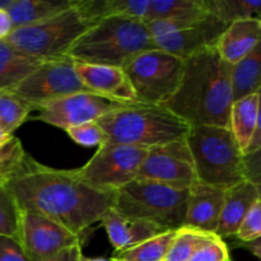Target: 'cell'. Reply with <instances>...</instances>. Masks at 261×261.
<instances>
[{
    "instance_id": "obj_33",
    "label": "cell",
    "mask_w": 261,
    "mask_h": 261,
    "mask_svg": "<svg viewBox=\"0 0 261 261\" xmlns=\"http://www.w3.org/2000/svg\"><path fill=\"white\" fill-rule=\"evenodd\" d=\"M261 236V200L254 204L249 213L246 214L237 229L236 237L240 242H249L260 239Z\"/></svg>"
},
{
    "instance_id": "obj_36",
    "label": "cell",
    "mask_w": 261,
    "mask_h": 261,
    "mask_svg": "<svg viewBox=\"0 0 261 261\" xmlns=\"http://www.w3.org/2000/svg\"><path fill=\"white\" fill-rule=\"evenodd\" d=\"M260 153L261 150H257L244 155L245 178L257 186H260Z\"/></svg>"
},
{
    "instance_id": "obj_32",
    "label": "cell",
    "mask_w": 261,
    "mask_h": 261,
    "mask_svg": "<svg viewBox=\"0 0 261 261\" xmlns=\"http://www.w3.org/2000/svg\"><path fill=\"white\" fill-rule=\"evenodd\" d=\"M65 132L76 144L83 147H101L106 144V134L97 121L76 125Z\"/></svg>"
},
{
    "instance_id": "obj_38",
    "label": "cell",
    "mask_w": 261,
    "mask_h": 261,
    "mask_svg": "<svg viewBox=\"0 0 261 261\" xmlns=\"http://www.w3.org/2000/svg\"><path fill=\"white\" fill-rule=\"evenodd\" d=\"M13 31L9 14L5 9H0V41H4Z\"/></svg>"
},
{
    "instance_id": "obj_11",
    "label": "cell",
    "mask_w": 261,
    "mask_h": 261,
    "mask_svg": "<svg viewBox=\"0 0 261 261\" xmlns=\"http://www.w3.org/2000/svg\"><path fill=\"white\" fill-rule=\"evenodd\" d=\"M137 178L189 190L198 180L186 139L149 148Z\"/></svg>"
},
{
    "instance_id": "obj_31",
    "label": "cell",
    "mask_w": 261,
    "mask_h": 261,
    "mask_svg": "<svg viewBox=\"0 0 261 261\" xmlns=\"http://www.w3.org/2000/svg\"><path fill=\"white\" fill-rule=\"evenodd\" d=\"M20 211L7 188H0V236L18 239Z\"/></svg>"
},
{
    "instance_id": "obj_2",
    "label": "cell",
    "mask_w": 261,
    "mask_h": 261,
    "mask_svg": "<svg viewBox=\"0 0 261 261\" xmlns=\"http://www.w3.org/2000/svg\"><path fill=\"white\" fill-rule=\"evenodd\" d=\"M229 75L231 65L219 56L216 46L206 48L185 59L180 84L162 106L189 126L228 127L233 103Z\"/></svg>"
},
{
    "instance_id": "obj_41",
    "label": "cell",
    "mask_w": 261,
    "mask_h": 261,
    "mask_svg": "<svg viewBox=\"0 0 261 261\" xmlns=\"http://www.w3.org/2000/svg\"><path fill=\"white\" fill-rule=\"evenodd\" d=\"M81 261H115V260L103 259V257H86V256H82Z\"/></svg>"
},
{
    "instance_id": "obj_16",
    "label": "cell",
    "mask_w": 261,
    "mask_h": 261,
    "mask_svg": "<svg viewBox=\"0 0 261 261\" xmlns=\"http://www.w3.org/2000/svg\"><path fill=\"white\" fill-rule=\"evenodd\" d=\"M79 79L92 93L101 94L109 98L122 102H138L132 84L122 68L74 61Z\"/></svg>"
},
{
    "instance_id": "obj_1",
    "label": "cell",
    "mask_w": 261,
    "mask_h": 261,
    "mask_svg": "<svg viewBox=\"0 0 261 261\" xmlns=\"http://www.w3.org/2000/svg\"><path fill=\"white\" fill-rule=\"evenodd\" d=\"M5 188L19 211L40 214L79 237L112 208L116 194L97 190L74 170L47 167L30 154Z\"/></svg>"
},
{
    "instance_id": "obj_7",
    "label": "cell",
    "mask_w": 261,
    "mask_h": 261,
    "mask_svg": "<svg viewBox=\"0 0 261 261\" xmlns=\"http://www.w3.org/2000/svg\"><path fill=\"white\" fill-rule=\"evenodd\" d=\"M91 25L73 5L42 22L13 30L4 41L31 58L54 60L68 55L74 42Z\"/></svg>"
},
{
    "instance_id": "obj_27",
    "label": "cell",
    "mask_w": 261,
    "mask_h": 261,
    "mask_svg": "<svg viewBox=\"0 0 261 261\" xmlns=\"http://www.w3.org/2000/svg\"><path fill=\"white\" fill-rule=\"evenodd\" d=\"M175 233L176 231H167L158 234L124 251L114 252L111 259L115 261H163Z\"/></svg>"
},
{
    "instance_id": "obj_20",
    "label": "cell",
    "mask_w": 261,
    "mask_h": 261,
    "mask_svg": "<svg viewBox=\"0 0 261 261\" xmlns=\"http://www.w3.org/2000/svg\"><path fill=\"white\" fill-rule=\"evenodd\" d=\"M74 5L89 24L110 17L134 18L144 22L149 0H74Z\"/></svg>"
},
{
    "instance_id": "obj_37",
    "label": "cell",
    "mask_w": 261,
    "mask_h": 261,
    "mask_svg": "<svg viewBox=\"0 0 261 261\" xmlns=\"http://www.w3.org/2000/svg\"><path fill=\"white\" fill-rule=\"evenodd\" d=\"M82 256V242H78L75 245H71V246L66 247L63 251H60L59 254H56L55 256H53L47 261H81Z\"/></svg>"
},
{
    "instance_id": "obj_12",
    "label": "cell",
    "mask_w": 261,
    "mask_h": 261,
    "mask_svg": "<svg viewBox=\"0 0 261 261\" xmlns=\"http://www.w3.org/2000/svg\"><path fill=\"white\" fill-rule=\"evenodd\" d=\"M132 102L116 101L92 92H79L37 110L33 120L66 130L76 125L97 121L105 115L133 106ZM143 105V103H142Z\"/></svg>"
},
{
    "instance_id": "obj_34",
    "label": "cell",
    "mask_w": 261,
    "mask_h": 261,
    "mask_svg": "<svg viewBox=\"0 0 261 261\" xmlns=\"http://www.w3.org/2000/svg\"><path fill=\"white\" fill-rule=\"evenodd\" d=\"M189 261H232V259L224 240L216 236L201 245Z\"/></svg>"
},
{
    "instance_id": "obj_5",
    "label": "cell",
    "mask_w": 261,
    "mask_h": 261,
    "mask_svg": "<svg viewBox=\"0 0 261 261\" xmlns=\"http://www.w3.org/2000/svg\"><path fill=\"white\" fill-rule=\"evenodd\" d=\"M186 143L199 182L227 190L246 180L244 153L228 127L190 126Z\"/></svg>"
},
{
    "instance_id": "obj_17",
    "label": "cell",
    "mask_w": 261,
    "mask_h": 261,
    "mask_svg": "<svg viewBox=\"0 0 261 261\" xmlns=\"http://www.w3.org/2000/svg\"><path fill=\"white\" fill-rule=\"evenodd\" d=\"M259 200H261L260 186L247 180L227 189L224 193L223 206L216 229V236L222 240L234 237L242 219Z\"/></svg>"
},
{
    "instance_id": "obj_24",
    "label": "cell",
    "mask_w": 261,
    "mask_h": 261,
    "mask_svg": "<svg viewBox=\"0 0 261 261\" xmlns=\"http://www.w3.org/2000/svg\"><path fill=\"white\" fill-rule=\"evenodd\" d=\"M261 43L249 55L231 65L232 99L239 101L260 92L261 84Z\"/></svg>"
},
{
    "instance_id": "obj_42",
    "label": "cell",
    "mask_w": 261,
    "mask_h": 261,
    "mask_svg": "<svg viewBox=\"0 0 261 261\" xmlns=\"http://www.w3.org/2000/svg\"><path fill=\"white\" fill-rule=\"evenodd\" d=\"M12 0H0V9H7Z\"/></svg>"
},
{
    "instance_id": "obj_15",
    "label": "cell",
    "mask_w": 261,
    "mask_h": 261,
    "mask_svg": "<svg viewBox=\"0 0 261 261\" xmlns=\"http://www.w3.org/2000/svg\"><path fill=\"white\" fill-rule=\"evenodd\" d=\"M226 190L196 181L188 193L182 227L216 234Z\"/></svg>"
},
{
    "instance_id": "obj_6",
    "label": "cell",
    "mask_w": 261,
    "mask_h": 261,
    "mask_svg": "<svg viewBox=\"0 0 261 261\" xmlns=\"http://www.w3.org/2000/svg\"><path fill=\"white\" fill-rule=\"evenodd\" d=\"M189 190L138 180L116 191L112 209L126 218L150 222L167 231L184 226Z\"/></svg>"
},
{
    "instance_id": "obj_8",
    "label": "cell",
    "mask_w": 261,
    "mask_h": 261,
    "mask_svg": "<svg viewBox=\"0 0 261 261\" xmlns=\"http://www.w3.org/2000/svg\"><path fill=\"white\" fill-rule=\"evenodd\" d=\"M185 60L154 48L133 58L122 70L132 84L138 102L162 106L177 89Z\"/></svg>"
},
{
    "instance_id": "obj_14",
    "label": "cell",
    "mask_w": 261,
    "mask_h": 261,
    "mask_svg": "<svg viewBox=\"0 0 261 261\" xmlns=\"http://www.w3.org/2000/svg\"><path fill=\"white\" fill-rule=\"evenodd\" d=\"M227 25L228 24L221 22L208 13L203 19L190 27L155 38V47L185 60L206 48L217 46V42Z\"/></svg>"
},
{
    "instance_id": "obj_9",
    "label": "cell",
    "mask_w": 261,
    "mask_h": 261,
    "mask_svg": "<svg viewBox=\"0 0 261 261\" xmlns=\"http://www.w3.org/2000/svg\"><path fill=\"white\" fill-rule=\"evenodd\" d=\"M79 92H89L75 71L74 60L68 56L46 60L12 91L32 111Z\"/></svg>"
},
{
    "instance_id": "obj_30",
    "label": "cell",
    "mask_w": 261,
    "mask_h": 261,
    "mask_svg": "<svg viewBox=\"0 0 261 261\" xmlns=\"http://www.w3.org/2000/svg\"><path fill=\"white\" fill-rule=\"evenodd\" d=\"M27 154L20 139L15 135L0 147V188H5L14 177Z\"/></svg>"
},
{
    "instance_id": "obj_29",
    "label": "cell",
    "mask_w": 261,
    "mask_h": 261,
    "mask_svg": "<svg viewBox=\"0 0 261 261\" xmlns=\"http://www.w3.org/2000/svg\"><path fill=\"white\" fill-rule=\"evenodd\" d=\"M32 109L12 92L0 93V129L13 137L30 117Z\"/></svg>"
},
{
    "instance_id": "obj_19",
    "label": "cell",
    "mask_w": 261,
    "mask_h": 261,
    "mask_svg": "<svg viewBox=\"0 0 261 261\" xmlns=\"http://www.w3.org/2000/svg\"><path fill=\"white\" fill-rule=\"evenodd\" d=\"M260 18L236 20L227 25L221 35L216 46L217 51L227 64L233 65L260 45Z\"/></svg>"
},
{
    "instance_id": "obj_10",
    "label": "cell",
    "mask_w": 261,
    "mask_h": 261,
    "mask_svg": "<svg viewBox=\"0 0 261 261\" xmlns=\"http://www.w3.org/2000/svg\"><path fill=\"white\" fill-rule=\"evenodd\" d=\"M147 150L129 145L103 144L83 167L74 171L87 185L106 193H116L137 178Z\"/></svg>"
},
{
    "instance_id": "obj_40",
    "label": "cell",
    "mask_w": 261,
    "mask_h": 261,
    "mask_svg": "<svg viewBox=\"0 0 261 261\" xmlns=\"http://www.w3.org/2000/svg\"><path fill=\"white\" fill-rule=\"evenodd\" d=\"M13 137H14V135H13ZM10 139H12V137L8 134H5V133L0 129V147H2V145H4L7 142H9Z\"/></svg>"
},
{
    "instance_id": "obj_26",
    "label": "cell",
    "mask_w": 261,
    "mask_h": 261,
    "mask_svg": "<svg viewBox=\"0 0 261 261\" xmlns=\"http://www.w3.org/2000/svg\"><path fill=\"white\" fill-rule=\"evenodd\" d=\"M206 12L226 24L247 18H260V0H203Z\"/></svg>"
},
{
    "instance_id": "obj_3",
    "label": "cell",
    "mask_w": 261,
    "mask_h": 261,
    "mask_svg": "<svg viewBox=\"0 0 261 261\" xmlns=\"http://www.w3.org/2000/svg\"><path fill=\"white\" fill-rule=\"evenodd\" d=\"M147 23L126 17H110L92 24L68 53L78 63L124 68L133 58L154 50Z\"/></svg>"
},
{
    "instance_id": "obj_28",
    "label": "cell",
    "mask_w": 261,
    "mask_h": 261,
    "mask_svg": "<svg viewBox=\"0 0 261 261\" xmlns=\"http://www.w3.org/2000/svg\"><path fill=\"white\" fill-rule=\"evenodd\" d=\"M213 237H216L214 233H206L189 227H181L176 231L172 244L163 261H189L201 245Z\"/></svg>"
},
{
    "instance_id": "obj_18",
    "label": "cell",
    "mask_w": 261,
    "mask_h": 261,
    "mask_svg": "<svg viewBox=\"0 0 261 261\" xmlns=\"http://www.w3.org/2000/svg\"><path fill=\"white\" fill-rule=\"evenodd\" d=\"M99 223L106 231L115 252L124 251L140 242L167 232V229L150 222L120 216L112 208L105 213Z\"/></svg>"
},
{
    "instance_id": "obj_23",
    "label": "cell",
    "mask_w": 261,
    "mask_h": 261,
    "mask_svg": "<svg viewBox=\"0 0 261 261\" xmlns=\"http://www.w3.org/2000/svg\"><path fill=\"white\" fill-rule=\"evenodd\" d=\"M42 61L20 53L5 41H0V93L12 92Z\"/></svg>"
},
{
    "instance_id": "obj_13",
    "label": "cell",
    "mask_w": 261,
    "mask_h": 261,
    "mask_svg": "<svg viewBox=\"0 0 261 261\" xmlns=\"http://www.w3.org/2000/svg\"><path fill=\"white\" fill-rule=\"evenodd\" d=\"M18 241L30 261H47L81 241L63 226L40 214L20 211Z\"/></svg>"
},
{
    "instance_id": "obj_22",
    "label": "cell",
    "mask_w": 261,
    "mask_h": 261,
    "mask_svg": "<svg viewBox=\"0 0 261 261\" xmlns=\"http://www.w3.org/2000/svg\"><path fill=\"white\" fill-rule=\"evenodd\" d=\"M74 5V0H12L8 5L13 30L48 19Z\"/></svg>"
},
{
    "instance_id": "obj_39",
    "label": "cell",
    "mask_w": 261,
    "mask_h": 261,
    "mask_svg": "<svg viewBox=\"0 0 261 261\" xmlns=\"http://www.w3.org/2000/svg\"><path fill=\"white\" fill-rule=\"evenodd\" d=\"M240 246L244 247V249H246V250H249V251H251L255 256L259 257L260 259V255H261L260 239L252 240V241H249V242H240Z\"/></svg>"
},
{
    "instance_id": "obj_21",
    "label": "cell",
    "mask_w": 261,
    "mask_h": 261,
    "mask_svg": "<svg viewBox=\"0 0 261 261\" xmlns=\"http://www.w3.org/2000/svg\"><path fill=\"white\" fill-rule=\"evenodd\" d=\"M260 127V92L234 101L229 111L228 129L233 134L242 153Z\"/></svg>"
},
{
    "instance_id": "obj_4",
    "label": "cell",
    "mask_w": 261,
    "mask_h": 261,
    "mask_svg": "<svg viewBox=\"0 0 261 261\" xmlns=\"http://www.w3.org/2000/svg\"><path fill=\"white\" fill-rule=\"evenodd\" d=\"M97 122L106 134V144L143 149L184 140L190 132L185 121L163 106L142 103L115 110Z\"/></svg>"
},
{
    "instance_id": "obj_25",
    "label": "cell",
    "mask_w": 261,
    "mask_h": 261,
    "mask_svg": "<svg viewBox=\"0 0 261 261\" xmlns=\"http://www.w3.org/2000/svg\"><path fill=\"white\" fill-rule=\"evenodd\" d=\"M203 0H149L144 23L205 14Z\"/></svg>"
},
{
    "instance_id": "obj_35",
    "label": "cell",
    "mask_w": 261,
    "mask_h": 261,
    "mask_svg": "<svg viewBox=\"0 0 261 261\" xmlns=\"http://www.w3.org/2000/svg\"><path fill=\"white\" fill-rule=\"evenodd\" d=\"M0 261H30L18 239L0 236Z\"/></svg>"
}]
</instances>
